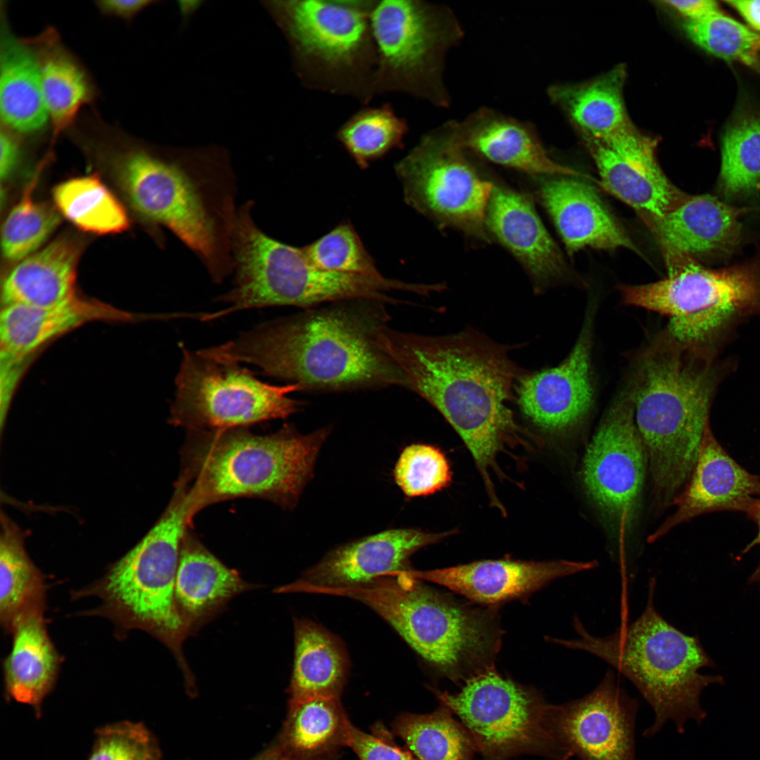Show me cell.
<instances>
[{
    "label": "cell",
    "instance_id": "3",
    "mask_svg": "<svg viewBox=\"0 0 760 760\" xmlns=\"http://www.w3.org/2000/svg\"><path fill=\"white\" fill-rule=\"evenodd\" d=\"M113 167L120 186L145 222L172 232L215 282L233 272L236 187L225 156L208 151L160 154L137 148L118 153Z\"/></svg>",
    "mask_w": 760,
    "mask_h": 760
},
{
    "label": "cell",
    "instance_id": "42",
    "mask_svg": "<svg viewBox=\"0 0 760 760\" xmlns=\"http://www.w3.org/2000/svg\"><path fill=\"white\" fill-rule=\"evenodd\" d=\"M688 37L709 53L727 61L754 65L760 35L718 11L684 24Z\"/></svg>",
    "mask_w": 760,
    "mask_h": 760
},
{
    "label": "cell",
    "instance_id": "15",
    "mask_svg": "<svg viewBox=\"0 0 760 760\" xmlns=\"http://www.w3.org/2000/svg\"><path fill=\"white\" fill-rule=\"evenodd\" d=\"M170 422L189 431L243 428L297 412L289 394L298 384L271 385L238 363L220 362L183 347Z\"/></svg>",
    "mask_w": 760,
    "mask_h": 760
},
{
    "label": "cell",
    "instance_id": "20",
    "mask_svg": "<svg viewBox=\"0 0 760 760\" xmlns=\"http://www.w3.org/2000/svg\"><path fill=\"white\" fill-rule=\"evenodd\" d=\"M596 560L531 562L482 560L444 569L404 571L410 576L443 585L483 604L526 597L552 581L596 568Z\"/></svg>",
    "mask_w": 760,
    "mask_h": 760
},
{
    "label": "cell",
    "instance_id": "47",
    "mask_svg": "<svg viewBox=\"0 0 760 760\" xmlns=\"http://www.w3.org/2000/svg\"><path fill=\"white\" fill-rule=\"evenodd\" d=\"M346 745L353 749L360 760H419L408 749L400 748L385 737L365 733L350 721Z\"/></svg>",
    "mask_w": 760,
    "mask_h": 760
},
{
    "label": "cell",
    "instance_id": "18",
    "mask_svg": "<svg viewBox=\"0 0 760 760\" xmlns=\"http://www.w3.org/2000/svg\"><path fill=\"white\" fill-rule=\"evenodd\" d=\"M590 322H585L573 349L559 365L526 371L515 386L516 402L536 427L561 433L579 424L593 401Z\"/></svg>",
    "mask_w": 760,
    "mask_h": 760
},
{
    "label": "cell",
    "instance_id": "52",
    "mask_svg": "<svg viewBox=\"0 0 760 760\" xmlns=\"http://www.w3.org/2000/svg\"><path fill=\"white\" fill-rule=\"evenodd\" d=\"M748 517L756 524L757 527H758V532H757L756 536L754 538V539L749 544H748L746 546L745 549L742 551V553H746V552H749L753 547H754V546H756L757 545H760V498L756 501L754 507H753L752 510L751 511V512L748 515ZM759 581H760V562H759V565L757 566V567L756 568L755 571L751 575V576H750V578L749 579V582L750 583H752L759 582Z\"/></svg>",
    "mask_w": 760,
    "mask_h": 760
},
{
    "label": "cell",
    "instance_id": "39",
    "mask_svg": "<svg viewBox=\"0 0 760 760\" xmlns=\"http://www.w3.org/2000/svg\"><path fill=\"white\" fill-rule=\"evenodd\" d=\"M409 129L406 120L399 117L390 103H384L355 112L339 127L336 137L365 169L393 149L403 148Z\"/></svg>",
    "mask_w": 760,
    "mask_h": 760
},
{
    "label": "cell",
    "instance_id": "31",
    "mask_svg": "<svg viewBox=\"0 0 760 760\" xmlns=\"http://www.w3.org/2000/svg\"><path fill=\"white\" fill-rule=\"evenodd\" d=\"M626 71L618 65L583 84H556L547 94L583 135L602 141L631 123L623 98Z\"/></svg>",
    "mask_w": 760,
    "mask_h": 760
},
{
    "label": "cell",
    "instance_id": "38",
    "mask_svg": "<svg viewBox=\"0 0 760 760\" xmlns=\"http://www.w3.org/2000/svg\"><path fill=\"white\" fill-rule=\"evenodd\" d=\"M452 715L442 705L429 714L406 713L395 719L393 732L419 760H474L473 738Z\"/></svg>",
    "mask_w": 760,
    "mask_h": 760
},
{
    "label": "cell",
    "instance_id": "45",
    "mask_svg": "<svg viewBox=\"0 0 760 760\" xmlns=\"http://www.w3.org/2000/svg\"><path fill=\"white\" fill-rule=\"evenodd\" d=\"M88 760H161V753L144 724L121 721L96 730Z\"/></svg>",
    "mask_w": 760,
    "mask_h": 760
},
{
    "label": "cell",
    "instance_id": "36",
    "mask_svg": "<svg viewBox=\"0 0 760 760\" xmlns=\"http://www.w3.org/2000/svg\"><path fill=\"white\" fill-rule=\"evenodd\" d=\"M601 178V185L642 215L662 217L690 196L664 176L655 177L631 167L599 140L583 135Z\"/></svg>",
    "mask_w": 760,
    "mask_h": 760
},
{
    "label": "cell",
    "instance_id": "24",
    "mask_svg": "<svg viewBox=\"0 0 760 760\" xmlns=\"http://www.w3.org/2000/svg\"><path fill=\"white\" fill-rule=\"evenodd\" d=\"M537 194L570 254L585 248L641 254L596 192L569 176H538Z\"/></svg>",
    "mask_w": 760,
    "mask_h": 760
},
{
    "label": "cell",
    "instance_id": "9",
    "mask_svg": "<svg viewBox=\"0 0 760 760\" xmlns=\"http://www.w3.org/2000/svg\"><path fill=\"white\" fill-rule=\"evenodd\" d=\"M249 201L238 210L232 241V289L217 300L231 306L220 315L273 305L307 308L324 302L372 300L394 303L392 291L414 292L415 285L381 274L329 272L311 261L303 248L277 241L262 232L251 215Z\"/></svg>",
    "mask_w": 760,
    "mask_h": 760
},
{
    "label": "cell",
    "instance_id": "26",
    "mask_svg": "<svg viewBox=\"0 0 760 760\" xmlns=\"http://www.w3.org/2000/svg\"><path fill=\"white\" fill-rule=\"evenodd\" d=\"M742 210L714 196H690L662 217L642 215L665 257L727 252L742 237Z\"/></svg>",
    "mask_w": 760,
    "mask_h": 760
},
{
    "label": "cell",
    "instance_id": "49",
    "mask_svg": "<svg viewBox=\"0 0 760 760\" xmlns=\"http://www.w3.org/2000/svg\"><path fill=\"white\" fill-rule=\"evenodd\" d=\"M0 177L7 180L15 170L20 156V146L11 131L4 127L0 134Z\"/></svg>",
    "mask_w": 760,
    "mask_h": 760
},
{
    "label": "cell",
    "instance_id": "32",
    "mask_svg": "<svg viewBox=\"0 0 760 760\" xmlns=\"http://www.w3.org/2000/svg\"><path fill=\"white\" fill-rule=\"evenodd\" d=\"M294 639L289 701L313 697L339 698L348 663L338 639L307 619H295Z\"/></svg>",
    "mask_w": 760,
    "mask_h": 760
},
{
    "label": "cell",
    "instance_id": "34",
    "mask_svg": "<svg viewBox=\"0 0 760 760\" xmlns=\"http://www.w3.org/2000/svg\"><path fill=\"white\" fill-rule=\"evenodd\" d=\"M46 585L44 574L27 554L18 526L2 512L0 536V621L11 633L27 615L44 613Z\"/></svg>",
    "mask_w": 760,
    "mask_h": 760
},
{
    "label": "cell",
    "instance_id": "25",
    "mask_svg": "<svg viewBox=\"0 0 760 760\" xmlns=\"http://www.w3.org/2000/svg\"><path fill=\"white\" fill-rule=\"evenodd\" d=\"M485 224L487 232L524 267L537 291L564 273L560 250L525 195L494 184Z\"/></svg>",
    "mask_w": 760,
    "mask_h": 760
},
{
    "label": "cell",
    "instance_id": "14",
    "mask_svg": "<svg viewBox=\"0 0 760 760\" xmlns=\"http://www.w3.org/2000/svg\"><path fill=\"white\" fill-rule=\"evenodd\" d=\"M457 142L453 120L423 134L395 168L407 203L443 227L488 242L486 215L494 184Z\"/></svg>",
    "mask_w": 760,
    "mask_h": 760
},
{
    "label": "cell",
    "instance_id": "51",
    "mask_svg": "<svg viewBox=\"0 0 760 760\" xmlns=\"http://www.w3.org/2000/svg\"><path fill=\"white\" fill-rule=\"evenodd\" d=\"M756 30L760 31V0L727 1Z\"/></svg>",
    "mask_w": 760,
    "mask_h": 760
},
{
    "label": "cell",
    "instance_id": "48",
    "mask_svg": "<svg viewBox=\"0 0 760 760\" xmlns=\"http://www.w3.org/2000/svg\"><path fill=\"white\" fill-rule=\"evenodd\" d=\"M152 1L145 0H102L95 5L102 15L130 22Z\"/></svg>",
    "mask_w": 760,
    "mask_h": 760
},
{
    "label": "cell",
    "instance_id": "4",
    "mask_svg": "<svg viewBox=\"0 0 760 760\" xmlns=\"http://www.w3.org/2000/svg\"><path fill=\"white\" fill-rule=\"evenodd\" d=\"M704 358L664 331L637 362L630 391L658 508L671 505L695 468L715 388Z\"/></svg>",
    "mask_w": 760,
    "mask_h": 760
},
{
    "label": "cell",
    "instance_id": "28",
    "mask_svg": "<svg viewBox=\"0 0 760 760\" xmlns=\"http://www.w3.org/2000/svg\"><path fill=\"white\" fill-rule=\"evenodd\" d=\"M80 253L79 243L65 236L20 260L2 281V307H51L77 296L75 285Z\"/></svg>",
    "mask_w": 760,
    "mask_h": 760
},
{
    "label": "cell",
    "instance_id": "50",
    "mask_svg": "<svg viewBox=\"0 0 760 760\" xmlns=\"http://www.w3.org/2000/svg\"><path fill=\"white\" fill-rule=\"evenodd\" d=\"M661 2L681 15L688 17L689 20L702 18L714 11H718L716 2L711 0H668Z\"/></svg>",
    "mask_w": 760,
    "mask_h": 760
},
{
    "label": "cell",
    "instance_id": "2",
    "mask_svg": "<svg viewBox=\"0 0 760 760\" xmlns=\"http://www.w3.org/2000/svg\"><path fill=\"white\" fill-rule=\"evenodd\" d=\"M383 303L355 300L307 311L262 324L201 353L253 364L302 390L405 386L400 369L379 343L388 320Z\"/></svg>",
    "mask_w": 760,
    "mask_h": 760
},
{
    "label": "cell",
    "instance_id": "27",
    "mask_svg": "<svg viewBox=\"0 0 760 760\" xmlns=\"http://www.w3.org/2000/svg\"><path fill=\"white\" fill-rule=\"evenodd\" d=\"M238 572L223 564L188 532L180 548L175 600L190 633L236 595L252 588Z\"/></svg>",
    "mask_w": 760,
    "mask_h": 760
},
{
    "label": "cell",
    "instance_id": "41",
    "mask_svg": "<svg viewBox=\"0 0 760 760\" xmlns=\"http://www.w3.org/2000/svg\"><path fill=\"white\" fill-rule=\"evenodd\" d=\"M36 179L28 184L2 225L1 248L8 260L20 261L34 253L59 224L56 209L32 197Z\"/></svg>",
    "mask_w": 760,
    "mask_h": 760
},
{
    "label": "cell",
    "instance_id": "37",
    "mask_svg": "<svg viewBox=\"0 0 760 760\" xmlns=\"http://www.w3.org/2000/svg\"><path fill=\"white\" fill-rule=\"evenodd\" d=\"M53 198L61 213L84 232L115 234L130 225L122 204L96 175L58 184L53 189Z\"/></svg>",
    "mask_w": 760,
    "mask_h": 760
},
{
    "label": "cell",
    "instance_id": "1",
    "mask_svg": "<svg viewBox=\"0 0 760 760\" xmlns=\"http://www.w3.org/2000/svg\"><path fill=\"white\" fill-rule=\"evenodd\" d=\"M380 347L400 369L405 387L434 407L459 434L471 452L493 504L491 472L506 445L531 434L515 420L510 403L526 371L509 357L511 347L472 329L431 336L384 327Z\"/></svg>",
    "mask_w": 760,
    "mask_h": 760
},
{
    "label": "cell",
    "instance_id": "7",
    "mask_svg": "<svg viewBox=\"0 0 760 760\" xmlns=\"http://www.w3.org/2000/svg\"><path fill=\"white\" fill-rule=\"evenodd\" d=\"M346 596L374 610L455 683L494 666L502 634L490 609L457 602L404 571L349 587Z\"/></svg>",
    "mask_w": 760,
    "mask_h": 760
},
{
    "label": "cell",
    "instance_id": "10",
    "mask_svg": "<svg viewBox=\"0 0 760 760\" xmlns=\"http://www.w3.org/2000/svg\"><path fill=\"white\" fill-rule=\"evenodd\" d=\"M374 0L277 1L274 11L304 87L367 105L375 96Z\"/></svg>",
    "mask_w": 760,
    "mask_h": 760
},
{
    "label": "cell",
    "instance_id": "13",
    "mask_svg": "<svg viewBox=\"0 0 760 760\" xmlns=\"http://www.w3.org/2000/svg\"><path fill=\"white\" fill-rule=\"evenodd\" d=\"M471 735L480 760H508L521 754L552 760L571 756L560 743L555 705L541 694L500 675L495 667L467 679L456 693L433 689Z\"/></svg>",
    "mask_w": 760,
    "mask_h": 760
},
{
    "label": "cell",
    "instance_id": "30",
    "mask_svg": "<svg viewBox=\"0 0 760 760\" xmlns=\"http://www.w3.org/2000/svg\"><path fill=\"white\" fill-rule=\"evenodd\" d=\"M0 114L5 128L23 134L39 132L49 120L37 54L6 30L1 46Z\"/></svg>",
    "mask_w": 760,
    "mask_h": 760
},
{
    "label": "cell",
    "instance_id": "16",
    "mask_svg": "<svg viewBox=\"0 0 760 760\" xmlns=\"http://www.w3.org/2000/svg\"><path fill=\"white\" fill-rule=\"evenodd\" d=\"M645 446L628 394L606 412L583 460L585 490L614 535L630 531L640 507L646 464Z\"/></svg>",
    "mask_w": 760,
    "mask_h": 760
},
{
    "label": "cell",
    "instance_id": "6",
    "mask_svg": "<svg viewBox=\"0 0 760 760\" xmlns=\"http://www.w3.org/2000/svg\"><path fill=\"white\" fill-rule=\"evenodd\" d=\"M654 588L655 580L651 579L642 614L609 635L590 634L575 616L573 625L578 638H550L552 642L597 657L635 685L655 715L654 723L644 732L647 737L669 720L674 721L680 733L687 720L702 721L707 716L699 704L702 692L711 684L723 683L721 676L699 672L714 666V662L697 637L681 632L657 611Z\"/></svg>",
    "mask_w": 760,
    "mask_h": 760
},
{
    "label": "cell",
    "instance_id": "40",
    "mask_svg": "<svg viewBox=\"0 0 760 760\" xmlns=\"http://www.w3.org/2000/svg\"><path fill=\"white\" fill-rule=\"evenodd\" d=\"M718 186L730 198L760 190V118L740 119L726 131Z\"/></svg>",
    "mask_w": 760,
    "mask_h": 760
},
{
    "label": "cell",
    "instance_id": "33",
    "mask_svg": "<svg viewBox=\"0 0 760 760\" xmlns=\"http://www.w3.org/2000/svg\"><path fill=\"white\" fill-rule=\"evenodd\" d=\"M350 720L339 698L313 697L289 701L288 712L277 739L300 760H331L346 742Z\"/></svg>",
    "mask_w": 760,
    "mask_h": 760
},
{
    "label": "cell",
    "instance_id": "22",
    "mask_svg": "<svg viewBox=\"0 0 760 760\" xmlns=\"http://www.w3.org/2000/svg\"><path fill=\"white\" fill-rule=\"evenodd\" d=\"M1 380L14 387L19 367L51 340L96 319L129 320L134 315L77 296L51 307L8 305L0 315Z\"/></svg>",
    "mask_w": 760,
    "mask_h": 760
},
{
    "label": "cell",
    "instance_id": "17",
    "mask_svg": "<svg viewBox=\"0 0 760 760\" xmlns=\"http://www.w3.org/2000/svg\"><path fill=\"white\" fill-rule=\"evenodd\" d=\"M638 701L620 686L613 670L584 697L555 705L557 737L580 760H635Z\"/></svg>",
    "mask_w": 760,
    "mask_h": 760
},
{
    "label": "cell",
    "instance_id": "5",
    "mask_svg": "<svg viewBox=\"0 0 760 760\" xmlns=\"http://www.w3.org/2000/svg\"><path fill=\"white\" fill-rule=\"evenodd\" d=\"M190 432L178 483L194 517L204 507L236 498L293 507L330 429L301 434L286 425L265 436L243 428Z\"/></svg>",
    "mask_w": 760,
    "mask_h": 760
},
{
    "label": "cell",
    "instance_id": "46",
    "mask_svg": "<svg viewBox=\"0 0 760 760\" xmlns=\"http://www.w3.org/2000/svg\"><path fill=\"white\" fill-rule=\"evenodd\" d=\"M600 141L637 170L655 177L666 176L656 158V141L640 133L631 123Z\"/></svg>",
    "mask_w": 760,
    "mask_h": 760
},
{
    "label": "cell",
    "instance_id": "19",
    "mask_svg": "<svg viewBox=\"0 0 760 760\" xmlns=\"http://www.w3.org/2000/svg\"><path fill=\"white\" fill-rule=\"evenodd\" d=\"M760 496V476L738 464L717 441L709 424L697 460L684 489L673 500L676 511L648 538L654 542L673 528L703 514H750Z\"/></svg>",
    "mask_w": 760,
    "mask_h": 760
},
{
    "label": "cell",
    "instance_id": "53",
    "mask_svg": "<svg viewBox=\"0 0 760 760\" xmlns=\"http://www.w3.org/2000/svg\"><path fill=\"white\" fill-rule=\"evenodd\" d=\"M249 760H300L287 752L277 740Z\"/></svg>",
    "mask_w": 760,
    "mask_h": 760
},
{
    "label": "cell",
    "instance_id": "12",
    "mask_svg": "<svg viewBox=\"0 0 760 760\" xmlns=\"http://www.w3.org/2000/svg\"><path fill=\"white\" fill-rule=\"evenodd\" d=\"M370 23L377 52L374 95L400 93L450 108L447 58L464 37L450 6L422 0H374Z\"/></svg>",
    "mask_w": 760,
    "mask_h": 760
},
{
    "label": "cell",
    "instance_id": "44",
    "mask_svg": "<svg viewBox=\"0 0 760 760\" xmlns=\"http://www.w3.org/2000/svg\"><path fill=\"white\" fill-rule=\"evenodd\" d=\"M312 262L322 270L343 274H381L353 226L343 222L313 243L303 247Z\"/></svg>",
    "mask_w": 760,
    "mask_h": 760
},
{
    "label": "cell",
    "instance_id": "35",
    "mask_svg": "<svg viewBox=\"0 0 760 760\" xmlns=\"http://www.w3.org/2000/svg\"><path fill=\"white\" fill-rule=\"evenodd\" d=\"M37 42L44 100L53 141L73 123L79 112L91 101L94 91L79 63L59 43L54 33Z\"/></svg>",
    "mask_w": 760,
    "mask_h": 760
},
{
    "label": "cell",
    "instance_id": "8",
    "mask_svg": "<svg viewBox=\"0 0 760 760\" xmlns=\"http://www.w3.org/2000/svg\"><path fill=\"white\" fill-rule=\"evenodd\" d=\"M193 516L184 492L176 488L166 510L141 540L91 585L72 597H96L101 605L89 614L110 619L121 635L139 629L174 654L186 680L193 676L182 651L190 632L175 600L180 548Z\"/></svg>",
    "mask_w": 760,
    "mask_h": 760
},
{
    "label": "cell",
    "instance_id": "23",
    "mask_svg": "<svg viewBox=\"0 0 760 760\" xmlns=\"http://www.w3.org/2000/svg\"><path fill=\"white\" fill-rule=\"evenodd\" d=\"M453 126L462 148L490 162L535 177L582 176L550 156L530 121L481 106Z\"/></svg>",
    "mask_w": 760,
    "mask_h": 760
},
{
    "label": "cell",
    "instance_id": "29",
    "mask_svg": "<svg viewBox=\"0 0 760 760\" xmlns=\"http://www.w3.org/2000/svg\"><path fill=\"white\" fill-rule=\"evenodd\" d=\"M13 644L4 661L8 698L32 706L40 714L44 698L54 688L62 657L47 631L44 613L25 616L14 626Z\"/></svg>",
    "mask_w": 760,
    "mask_h": 760
},
{
    "label": "cell",
    "instance_id": "21",
    "mask_svg": "<svg viewBox=\"0 0 760 760\" xmlns=\"http://www.w3.org/2000/svg\"><path fill=\"white\" fill-rule=\"evenodd\" d=\"M450 533H432L416 528L384 531L334 548L292 584L340 588L365 583L408 569L413 553Z\"/></svg>",
    "mask_w": 760,
    "mask_h": 760
},
{
    "label": "cell",
    "instance_id": "11",
    "mask_svg": "<svg viewBox=\"0 0 760 760\" xmlns=\"http://www.w3.org/2000/svg\"><path fill=\"white\" fill-rule=\"evenodd\" d=\"M666 260V278L619 290L626 305L668 317L665 332L685 350L704 358L734 320L760 313V259L720 270L687 255Z\"/></svg>",
    "mask_w": 760,
    "mask_h": 760
},
{
    "label": "cell",
    "instance_id": "43",
    "mask_svg": "<svg viewBox=\"0 0 760 760\" xmlns=\"http://www.w3.org/2000/svg\"><path fill=\"white\" fill-rule=\"evenodd\" d=\"M396 484L410 498L433 494L451 481L449 462L438 448L411 444L400 452L393 470Z\"/></svg>",
    "mask_w": 760,
    "mask_h": 760
}]
</instances>
